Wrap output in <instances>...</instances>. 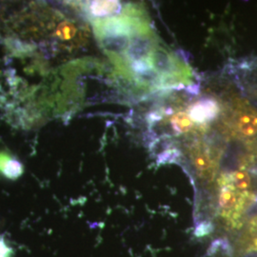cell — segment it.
I'll return each instance as SVG.
<instances>
[{
	"label": "cell",
	"instance_id": "1",
	"mask_svg": "<svg viewBox=\"0 0 257 257\" xmlns=\"http://www.w3.org/2000/svg\"><path fill=\"white\" fill-rule=\"evenodd\" d=\"M93 29L102 49L138 98L199 85L183 54L163 43L141 5L131 3L115 17L94 19Z\"/></svg>",
	"mask_w": 257,
	"mask_h": 257
},
{
	"label": "cell",
	"instance_id": "2",
	"mask_svg": "<svg viewBox=\"0 0 257 257\" xmlns=\"http://www.w3.org/2000/svg\"><path fill=\"white\" fill-rule=\"evenodd\" d=\"M224 250L229 257L257 256V210L248 215Z\"/></svg>",
	"mask_w": 257,
	"mask_h": 257
},
{
	"label": "cell",
	"instance_id": "3",
	"mask_svg": "<svg viewBox=\"0 0 257 257\" xmlns=\"http://www.w3.org/2000/svg\"><path fill=\"white\" fill-rule=\"evenodd\" d=\"M83 7L86 13L94 19L115 17L123 10L121 0H86Z\"/></svg>",
	"mask_w": 257,
	"mask_h": 257
},
{
	"label": "cell",
	"instance_id": "4",
	"mask_svg": "<svg viewBox=\"0 0 257 257\" xmlns=\"http://www.w3.org/2000/svg\"><path fill=\"white\" fill-rule=\"evenodd\" d=\"M0 172L6 177L15 179L22 174V165L19 160L0 154Z\"/></svg>",
	"mask_w": 257,
	"mask_h": 257
}]
</instances>
